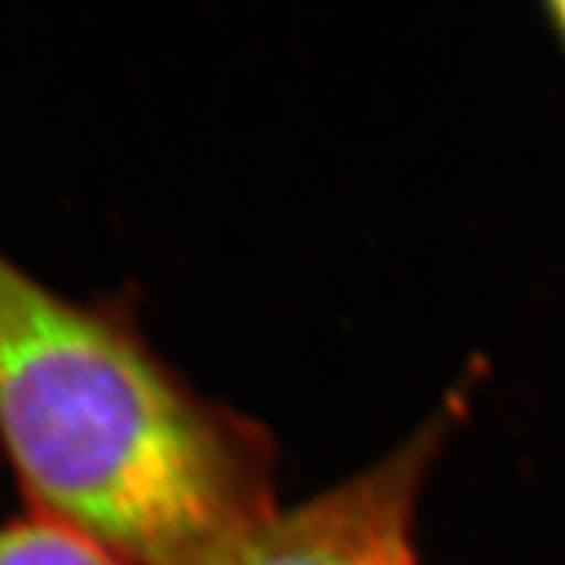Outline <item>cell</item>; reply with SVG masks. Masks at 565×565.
Here are the masks:
<instances>
[{"label": "cell", "mask_w": 565, "mask_h": 565, "mask_svg": "<svg viewBox=\"0 0 565 565\" xmlns=\"http://www.w3.org/2000/svg\"><path fill=\"white\" fill-rule=\"evenodd\" d=\"M548 15H551V23H554V30H557L559 41L565 44V0H559V3H551Z\"/></svg>", "instance_id": "obj_4"}, {"label": "cell", "mask_w": 565, "mask_h": 565, "mask_svg": "<svg viewBox=\"0 0 565 565\" xmlns=\"http://www.w3.org/2000/svg\"><path fill=\"white\" fill-rule=\"evenodd\" d=\"M0 565H127L67 522L35 511L0 525Z\"/></svg>", "instance_id": "obj_3"}, {"label": "cell", "mask_w": 565, "mask_h": 565, "mask_svg": "<svg viewBox=\"0 0 565 565\" xmlns=\"http://www.w3.org/2000/svg\"><path fill=\"white\" fill-rule=\"evenodd\" d=\"M454 416L445 407L364 473L295 508H275L202 565H418L416 499Z\"/></svg>", "instance_id": "obj_2"}, {"label": "cell", "mask_w": 565, "mask_h": 565, "mask_svg": "<svg viewBox=\"0 0 565 565\" xmlns=\"http://www.w3.org/2000/svg\"><path fill=\"white\" fill-rule=\"evenodd\" d=\"M0 436L38 511L127 565H202L275 511L260 427L0 254Z\"/></svg>", "instance_id": "obj_1"}]
</instances>
